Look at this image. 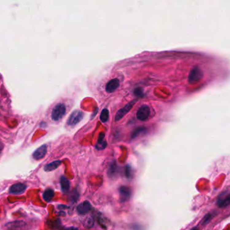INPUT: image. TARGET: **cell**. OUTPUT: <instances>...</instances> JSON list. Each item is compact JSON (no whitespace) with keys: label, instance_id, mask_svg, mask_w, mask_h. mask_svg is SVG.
I'll use <instances>...</instances> for the list:
<instances>
[{"label":"cell","instance_id":"9","mask_svg":"<svg viewBox=\"0 0 230 230\" xmlns=\"http://www.w3.org/2000/svg\"><path fill=\"white\" fill-rule=\"evenodd\" d=\"M26 189V186L25 184L22 183H17L13 184L12 186L10 188V192L11 194H18L24 192Z\"/></svg>","mask_w":230,"mask_h":230},{"label":"cell","instance_id":"8","mask_svg":"<svg viewBox=\"0 0 230 230\" xmlns=\"http://www.w3.org/2000/svg\"><path fill=\"white\" fill-rule=\"evenodd\" d=\"M47 145H44L39 147L35 152L33 154V157L36 160H40L43 158L47 153Z\"/></svg>","mask_w":230,"mask_h":230},{"label":"cell","instance_id":"13","mask_svg":"<svg viewBox=\"0 0 230 230\" xmlns=\"http://www.w3.org/2000/svg\"><path fill=\"white\" fill-rule=\"evenodd\" d=\"M60 185L63 192H67L70 190V181L66 177L61 176L60 177Z\"/></svg>","mask_w":230,"mask_h":230},{"label":"cell","instance_id":"21","mask_svg":"<svg viewBox=\"0 0 230 230\" xmlns=\"http://www.w3.org/2000/svg\"><path fill=\"white\" fill-rule=\"evenodd\" d=\"M72 192H73L74 195L71 194V200L72 201H74V202H75V201H76L78 200V192H77L76 191V192H75V191H73Z\"/></svg>","mask_w":230,"mask_h":230},{"label":"cell","instance_id":"14","mask_svg":"<svg viewBox=\"0 0 230 230\" xmlns=\"http://www.w3.org/2000/svg\"><path fill=\"white\" fill-rule=\"evenodd\" d=\"M105 138V135L104 134H101L100 136L99 137L98 139V142L97 143V145H96V149L98 150H102L104 149L106 146H107V142L104 139Z\"/></svg>","mask_w":230,"mask_h":230},{"label":"cell","instance_id":"10","mask_svg":"<svg viewBox=\"0 0 230 230\" xmlns=\"http://www.w3.org/2000/svg\"><path fill=\"white\" fill-rule=\"evenodd\" d=\"M202 73L201 70L198 68H195L192 70L189 74V81L191 82H195L198 81L201 78Z\"/></svg>","mask_w":230,"mask_h":230},{"label":"cell","instance_id":"16","mask_svg":"<svg viewBox=\"0 0 230 230\" xmlns=\"http://www.w3.org/2000/svg\"><path fill=\"white\" fill-rule=\"evenodd\" d=\"M109 119V111L107 109H103L100 115V119L102 122L105 123L108 121Z\"/></svg>","mask_w":230,"mask_h":230},{"label":"cell","instance_id":"3","mask_svg":"<svg viewBox=\"0 0 230 230\" xmlns=\"http://www.w3.org/2000/svg\"><path fill=\"white\" fill-rule=\"evenodd\" d=\"M83 113L80 111L76 110L73 111L68 119V124L71 126L76 125L78 123L81 121L82 118H83Z\"/></svg>","mask_w":230,"mask_h":230},{"label":"cell","instance_id":"7","mask_svg":"<svg viewBox=\"0 0 230 230\" xmlns=\"http://www.w3.org/2000/svg\"><path fill=\"white\" fill-rule=\"evenodd\" d=\"M91 209L92 206L90 202L88 201H84L78 206L76 208V211L79 214L86 215L91 210Z\"/></svg>","mask_w":230,"mask_h":230},{"label":"cell","instance_id":"15","mask_svg":"<svg viewBox=\"0 0 230 230\" xmlns=\"http://www.w3.org/2000/svg\"><path fill=\"white\" fill-rule=\"evenodd\" d=\"M53 197H54V191L52 189H51V188H48V189H47L44 192V193L43 194V197L44 198V200L48 202L52 200Z\"/></svg>","mask_w":230,"mask_h":230},{"label":"cell","instance_id":"19","mask_svg":"<svg viewBox=\"0 0 230 230\" xmlns=\"http://www.w3.org/2000/svg\"><path fill=\"white\" fill-rule=\"evenodd\" d=\"M125 175L128 178H131L132 176V169L129 166H127L125 167Z\"/></svg>","mask_w":230,"mask_h":230},{"label":"cell","instance_id":"4","mask_svg":"<svg viewBox=\"0 0 230 230\" xmlns=\"http://www.w3.org/2000/svg\"><path fill=\"white\" fill-rule=\"evenodd\" d=\"M150 114V109L148 105H144L141 106L138 111H137L136 117L140 121H145L149 118V117Z\"/></svg>","mask_w":230,"mask_h":230},{"label":"cell","instance_id":"17","mask_svg":"<svg viewBox=\"0 0 230 230\" xmlns=\"http://www.w3.org/2000/svg\"><path fill=\"white\" fill-rule=\"evenodd\" d=\"M214 216H215V214L212 213V212H209V213H207L203 219H202V224L203 225H206L209 224V223L210 222V221L212 219V217H214Z\"/></svg>","mask_w":230,"mask_h":230},{"label":"cell","instance_id":"12","mask_svg":"<svg viewBox=\"0 0 230 230\" xmlns=\"http://www.w3.org/2000/svg\"><path fill=\"white\" fill-rule=\"evenodd\" d=\"M61 164V161L60 160L53 161V162L47 164L46 166L44 167V170L45 171H53L55 170H56L57 168L59 167Z\"/></svg>","mask_w":230,"mask_h":230},{"label":"cell","instance_id":"18","mask_svg":"<svg viewBox=\"0 0 230 230\" xmlns=\"http://www.w3.org/2000/svg\"><path fill=\"white\" fill-rule=\"evenodd\" d=\"M117 171H118V167H117L116 164H112L111 165V166L109 167V170H108V173L109 176H112L114 175H115Z\"/></svg>","mask_w":230,"mask_h":230},{"label":"cell","instance_id":"23","mask_svg":"<svg viewBox=\"0 0 230 230\" xmlns=\"http://www.w3.org/2000/svg\"><path fill=\"white\" fill-rule=\"evenodd\" d=\"M190 230H199L197 228H192Z\"/></svg>","mask_w":230,"mask_h":230},{"label":"cell","instance_id":"20","mask_svg":"<svg viewBox=\"0 0 230 230\" xmlns=\"http://www.w3.org/2000/svg\"><path fill=\"white\" fill-rule=\"evenodd\" d=\"M86 227L87 228H91L92 225H93V219L92 218H88L87 219V221H86Z\"/></svg>","mask_w":230,"mask_h":230},{"label":"cell","instance_id":"1","mask_svg":"<svg viewBox=\"0 0 230 230\" xmlns=\"http://www.w3.org/2000/svg\"><path fill=\"white\" fill-rule=\"evenodd\" d=\"M66 107L64 103H58L55 106L51 112V118L54 121H58L66 114Z\"/></svg>","mask_w":230,"mask_h":230},{"label":"cell","instance_id":"22","mask_svg":"<svg viewBox=\"0 0 230 230\" xmlns=\"http://www.w3.org/2000/svg\"><path fill=\"white\" fill-rule=\"evenodd\" d=\"M63 230H78V228H75V227H69V228H65Z\"/></svg>","mask_w":230,"mask_h":230},{"label":"cell","instance_id":"11","mask_svg":"<svg viewBox=\"0 0 230 230\" xmlns=\"http://www.w3.org/2000/svg\"><path fill=\"white\" fill-rule=\"evenodd\" d=\"M119 87V80L118 78H114L109 80L107 85H106V91L108 92H114L116 89H118Z\"/></svg>","mask_w":230,"mask_h":230},{"label":"cell","instance_id":"6","mask_svg":"<svg viewBox=\"0 0 230 230\" xmlns=\"http://www.w3.org/2000/svg\"><path fill=\"white\" fill-rule=\"evenodd\" d=\"M134 102H136V101H132V102H130V103H129L127 104L126 105H125L123 108L120 109L119 110L118 112H117V114L115 115V121H118V120H120L123 118V116L126 115L127 113H128L130 110V109H131V108L132 107V106L134 105V104L135 103Z\"/></svg>","mask_w":230,"mask_h":230},{"label":"cell","instance_id":"2","mask_svg":"<svg viewBox=\"0 0 230 230\" xmlns=\"http://www.w3.org/2000/svg\"><path fill=\"white\" fill-rule=\"evenodd\" d=\"M230 205V192L223 191L218 196L217 205L219 208H225Z\"/></svg>","mask_w":230,"mask_h":230},{"label":"cell","instance_id":"5","mask_svg":"<svg viewBox=\"0 0 230 230\" xmlns=\"http://www.w3.org/2000/svg\"><path fill=\"white\" fill-rule=\"evenodd\" d=\"M120 201L123 202L130 200L132 195V190L128 186H121L119 188Z\"/></svg>","mask_w":230,"mask_h":230}]
</instances>
